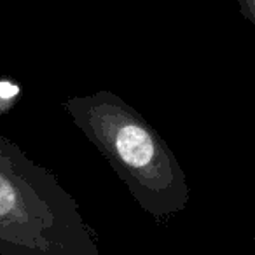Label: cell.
Masks as SVG:
<instances>
[{
  "mask_svg": "<svg viewBox=\"0 0 255 255\" xmlns=\"http://www.w3.org/2000/svg\"><path fill=\"white\" fill-rule=\"evenodd\" d=\"M21 96V86L18 81L9 77H0V116L7 114L9 110L14 109Z\"/></svg>",
  "mask_w": 255,
  "mask_h": 255,
  "instance_id": "3957f363",
  "label": "cell"
},
{
  "mask_svg": "<svg viewBox=\"0 0 255 255\" xmlns=\"http://www.w3.org/2000/svg\"><path fill=\"white\" fill-rule=\"evenodd\" d=\"M240 5V12L245 19L255 26V0H236Z\"/></svg>",
  "mask_w": 255,
  "mask_h": 255,
  "instance_id": "277c9868",
  "label": "cell"
},
{
  "mask_svg": "<svg viewBox=\"0 0 255 255\" xmlns=\"http://www.w3.org/2000/svg\"><path fill=\"white\" fill-rule=\"evenodd\" d=\"M254 250H255V236H254Z\"/></svg>",
  "mask_w": 255,
  "mask_h": 255,
  "instance_id": "5b68a950",
  "label": "cell"
},
{
  "mask_svg": "<svg viewBox=\"0 0 255 255\" xmlns=\"http://www.w3.org/2000/svg\"><path fill=\"white\" fill-rule=\"evenodd\" d=\"M61 105L140 208L157 222L185 210L187 177L170 145L135 107L112 91L74 96Z\"/></svg>",
  "mask_w": 255,
  "mask_h": 255,
  "instance_id": "6da1fadb",
  "label": "cell"
},
{
  "mask_svg": "<svg viewBox=\"0 0 255 255\" xmlns=\"http://www.w3.org/2000/svg\"><path fill=\"white\" fill-rule=\"evenodd\" d=\"M0 255H100L56 175L0 133Z\"/></svg>",
  "mask_w": 255,
  "mask_h": 255,
  "instance_id": "7a4b0ae2",
  "label": "cell"
}]
</instances>
